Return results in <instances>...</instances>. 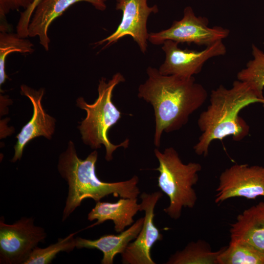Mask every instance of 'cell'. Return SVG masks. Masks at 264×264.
Masks as SVG:
<instances>
[{"label": "cell", "instance_id": "obj_3", "mask_svg": "<svg viewBox=\"0 0 264 264\" xmlns=\"http://www.w3.org/2000/svg\"><path fill=\"white\" fill-rule=\"evenodd\" d=\"M97 158L98 153L94 150L86 159L79 158L74 144L70 140L66 150L60 155L58 169L68 185L63 221L85 198H91L96 202L110 195L114 197L135 198L140 194L137 176L129 180L115 182H106L98 178L95 170Z\"/></svg>", "mask_w": 264, "mask_h": 264}, {"label": "cell", "instance_id": "obj_24", "mask_svg": "<svg viewBox=\"0 0 264 264\" xmlns=\"http://www.w3.org/2000/svg\"><path fill=\"white\" fill-rule=\"evenodd\" d=\"M102 0L103 1H104V2H106V1H107L108 0Z\"/></svg>", "mask_w": 264, "mask_h": 264}, {"label": "cell", "instance_id": "obj_13", "mask_svg": "<svg viewBox=\"0 0 264 264\" xmlns=\"http://www.w3.org/2000/svg\"><path fill=\"white\" fill-rule=\"evenodd\" d=\"M82 1L88 2L100 11H104L107 7L102 0H40L28 24V37L38 36L40 44L48 51L50 40L48 31L51 23L70 6Z\"/></svg>", "mask_w": 264, "mask_h": 264}, {"label": "cell", "instance_id": "obj_14", "mask_svg": "<svg viewBox=\"0 0 264 264\" xmlns=\"http://www.w3.org/2000/svg\"><path fill=\"white\" fill-rule=\"evenodd\" d=\"M230 226V241L248 244L264 254V201L239 214Z\"/></svg>", "mask_w": 264, "mask_h": 264}, {"label": "cell", "instance_id": "obj_10", "mask_svg": "<svg viewBox=\"0 0 264 264\" xmlns=\"http://www.w3.org/2000/svg\"><path fill=\"white\" fill-rule=\"evenodd\" d=\"M177 43L165 41L161 47L165 54L164 62L158 69L164 75L191 77L199 73L204 64L210 59L224 55L226 48L222 40L207 46L201 51L183 49Z\"/></svg>", "mask_w": 264, "mask_h": 264}, {"label": "cell", "instance_id": "obj_17", "mask_svg": "<svg viewBox=\"0 0 264 264\" xmlns=\"http://www.w3.org/2000/svg\"><path fill=\"white\" fill-rule=\"evenodd\" d=\"M223 247L213 251L205 241L198 240L189 242L181 251L172 255L167 264H218V258Z\"/></svg>", "mask_w": 264, "mask_h": 264}, {"label": "cell", "instance_id": "obj_15", "mask_svg": "<svg viewBox=\"0 0 264 264\" xmlns=\"http://www.w3.org/2000/svg\"><path fill=\"white\" fill-rule=\"evenodd\" d=\"M141 211V204L137 199L121 198L116 202H96V205L88 213L89 221H97L86 228L100 224L106 220H111L114 224V230L117 233L123 231L127 226L134 222L133 217L137 212Z\"/></svg>", "mask_w": 264, "mask_h": 264}, {"label": "cell", "instance_id": "obj_11", "mask_svg": "<svg viewBox=\"0 0 264 264\" xmlns=\"http://www.w3.org/2000/svg\"><path fill=\"white\" fill-rule=\"evenodd\" d=\"M161 191L152 194L143 193L141 196V211H144L142 228L134 241L130 242L121 254L124 264H155L152 258L151 249L158 241L163 240V235L154 222L155 205L162 197Z\"/></svg>", "mask_w": 264, "mask_h": 264}, {"label": "cell", "instance_id": "obj_12", "mask_svg": "<svg viewBox=\"0 0 264 264\" xmlns=\"http://www.w3.org/2000/svg\"><path fill=\"white\" fill-rule=\"evenodd\" d=\"M21 93L30 100L33 112L31 119L16 136L17 141L14 146L15 153L11 160L13 162L21 158L24 147L32 139L39 136L50 139L55 132L56 120L45 112L42 104L44 89L40 88L37 90L26 85H22Z\"/></svg>", "mask_w": 264, "mask_h": 264}, {"label": "cell", "instance_id": "obj_16", "mask_svg": "<svg viewBox=\"0 0 264 264\" xmlns=\"http://www.w3.org/2000/svg\"><path fill=\"white\" fill-rule=\"evenodd\" d=\"M144 220V217L138 219L128 229L118 235L107 234L99 238L91 240L80 237L76 238L77 248H96L103 254L102 264H112L114 257L122 254L128 245L138 236Z\"/></svg>", "mask_w": 264, "mask_h": 264}, {"label": "cell", "instance_id": "obj_9", "mask_svg": "<svg viewBox=\"0 0 264 264\" xmlns=\"http://www.w3.org/2000/svg\"><path fill=\"white\" fill-rule=\"evenodd\" d=\"M215 201L221 203L229 198L264 197V166L235 164L225 169L219 177Z\"/></svg>", "mask_w": 264, "mask_h": 264}, {"label": "cell", "instance_id": "obj_2", "mask_svg": "<svg viewBox=\"0 0 264 264\" xmlns=\"http://www.w3.org/2000/svg\"><path fill=\"white\" fill-rule=\"evenodd\" d=\"M261 103V97L246 82L235 80L231 88L221 85L211 91L209 104L199 115L198 125L201 133L194 146L198 155L206 156L211 143L214 140H222L232 136L239 141L249 132V126L239 113L248 105Z\"/></svg>", "mask_w": 264, "mask_h": 264}, {"label": "cell", "instance_id": "obj_21", "mask_svg": "<svg viewBox=\"0 0 264 264\" xmlns=\"http://www.w3.org/2000/svg\"><path fill=\"white\" fill-rule=\"evenodd\" d=\"M78 232L71 233L65 238H59L58 242L44 248L36 246L23 264H48L60 252H70L76 247L74 236Z\"/></svg>", "mask_w": 264, "mask_h": 264}, {"label": "cell", "instance_id": "obj_8", "mask_svg": "<svg viewBox=\"0 0 264 264\" xmlns=\"http://www.w3.org/2000/svg\"><path fill=\"white\" fill-rule=\"evenodd\" d=\"M116 9L122 12L120 23L114 32L94 43L96 47L105 43L103 49L126 36L132 37L140 50L145 53L148 48L149 33L147 24L149 16L158 12L156 5L149 6L147 0H117Z\"/></svg>", "mask_w": 264, "mask_h": 264}, {"label": "cell", "instance_id": "obj_7", "mask_svg": "<svg viewBox=\"0 0 264 264\" xmlns=\"http://www.w3.org/2000/svg\"><path fill=\"white\" fill-rule=\"evenodd\" d=\"M44 229L34 225L32 218H23L12 224L0 222V264H23L33 249L44 242Z\"/></svg>", "mask_w": 264, "mask_h": 264}, {"label": "cell", "instance_id": "obj_18", "mask_svg": "<svg viewBox=\"0 0 264 264\" xmlns=\"http://www.w3.org/2000/svg\"><path fill=\"white\" fill-rule=\"evenodd\" d=\"M218 264H264V254L252 246L230 241L218 258Z\"/></svg>", "mask_w": 264, "mask_h": 264}, {"label": "cell", "instance_id": "obj_23", "mask_svg": "<svg viewBox=\"0 0 264 264\" xmlns=\"http://www.w3.org/2000/svg\"><path fill=\"white\" fill-rule=\"evenodd\" d=\"M40 0H34L32 4L26 9L21 12L20 18L16 25L17 33L23 38L28 37V24L36 6Z\"/></svg>", "mask_w": 264, "mask_h": 264}, {"label": "cell", "instance_id": "obj_5", "mask_svg": "<svg viewBox=\"0 0 264 264\" xmlns=\"http://www.w3.org/2000/svg\"><path fill=\"white\" fill-rule=\"evenodd\" d=\"M159 165L154 169L159 175L157 185L169 198V205L164 211L172 219H178L183 207L193 208L197 201L193 186L198 180V173L201 170L197 162H182L177 152L172 147L162 152L158 148L154 150Z\"/></svg>", "mask_w": 264, "mask_h": 264}, {"label": "cell", "instance_id": "obj_4", "mask_svg": "<svg viewBox=\"0 0 264 264\" xmlns=\"http://www.w3.org/2000/svg\"><path fill=\"white\" fill-rule=\"evenodd\" d=\"M125 81L120 72L114 74L108 82L102 77L99 81L98 96L92 104L87 103L82 97L76 100V106L86 110L87 115L78 126L84 144L91 149H97L103 145L106 149L105 159L110 161L113 159V153L118 148L126 149L130 144L129 139L119 144L112 143L108 137L109 130L115 125L121 117V112L112 101L114 88Z\"/></svg>", "mask_w": 264, "mask_h": 264}, {"label": "cell", "instance_id": "obj_1", "mask_svg": "<svg viewBox=\"0 0 264 264\" xmlns=\"http://www.w3.org/2000/svg\"><path fill=\"white\" fill-rule=\"evenodd\" d=\"M146 71L148 78L139 85L137 96L153 106L154 144L158 148L163 132H173L185 126L190 115L204 104L208 94L194 76L164 75L152 66Z\"/></svg>", "mask_w": 264, "mask_h": 264}, {"label": "cell", "instance_id": "obj_22", "mask_svg": "<svg viewBox=\"0 0 264 264\" xmlns=\"http://www.w3.org/2000/svg\"><path fill=\"white\" fill-rule=\"evenodd\" d=\"M34 0H0V31L9 32L10 26L6 20V15L11 11L22 8H28Z\"/></svg>", "mask_w": 264, "mask_h": 264}, {"label": "cell", "instance_id": "obj_20", "mask_svg": "<svg viewBox=\"0 0 264 264\" xmlns=\"http://www.w3.org/2000/svg\"><path fill=\"white\" fill-rule=\"evenodd\" d=\"M34 51V44L27 39L17 33L0 32V86L8 78L5 71V63L9 54L19 52L31 54Z\"/></svg>", "mask_w": 264, "mask_h": 264}, {"label": "cell", "instance_id": "obj_6", "mask_svg": "<svg viewBox=\"0 0 264 264\" xmlns=\"http://www.w3.org/2000/svg\"><path fill=\"white\" fill-rule=\"evenodd\" d=\"M209 21L204 17L197 16L191 7L187 6L183 16L175 21L169 28L158 32L149 33L148 41L154 45H160L167 40L199 46H210L227 38L230 30L221 26L209 27Z\"/></svg>", "mask_w": 264, "mask_h": 264}, {"label": "cell", "instance_id": "obj_19", "mask_svg": "<svg viewBox=\"0 0 264 264\" xmlns=\"http://www.w3.org/2000/svg\"><path fill=\"white\" fill-rule=\"evenodd\" d=\"M252 59L237 73V79L246 82L261 97L264 98V52L252 45Z\"/></svg>", "mask_w": 264, "mask_h": 264}]
</instances>
